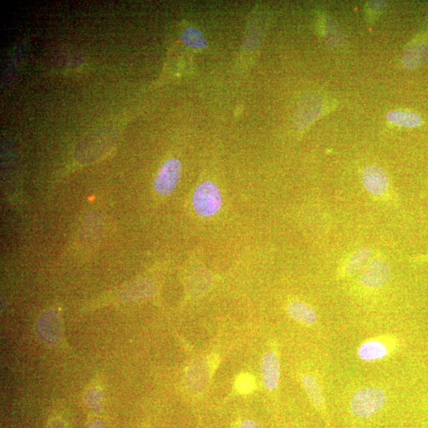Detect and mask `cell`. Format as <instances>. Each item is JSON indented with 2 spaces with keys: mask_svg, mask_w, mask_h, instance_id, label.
I'll use <instances>...</instances> for the list:
<instances>
[{
  "mask_svg": "<svg viewBox=\"0 0 428 428\" xmlns=\"http://www.w3.org/2000/svg\"><path fill=\"white\" fill-rule=\"evenodd\" d=\"M386 401V394L379 388H360L351 400L350 410L358 418H370L380 412L385 406Z\"/></svg>",
  "mask_w": 428,
  "mask_h": 428,
  "instance_id": "obj_1",
  "label": "cell"
},
{
  "mask_svg": "<svg viewBox=\"0 0 428 428\" xmlns=\"http://www.w3.org/2000/svg\"><path fill=\"white\" fill-rule=\"evenodd\" d=\"M222 196L217 186L211 181L200 183L193 195V206L198 215L211 217L221 209Z\"/></svg>",
  "mask_w": 428,
  "mask_h": 428,
  "instance_id": "obj_2",
  "label": "cell"
},
{
  "mask_svg": "<svg viewBox=\"0 0 428 428\" xmlns=\"http://www.w3.org/2000/svg\"><path fill=\"white\" fill-rule=\"evenodd\" d=\"M362 183L369 195L377 199L390 197V179L383 169L377 165L365 167L362 171Z\"/></svg>",
  "mask_w": 428,
  "mask_h": 428,
  "instance_id": "obj_3",
  "label": "cell"
},
{
  "mask_svg": "<svg viewBox=\"0 0 428 428\" xmlns=\"http://www.w3.org/2000/svg\"><path fill=\"white\" fill-rule=\"evenodd\" d=\"M391 278V268L384 258L375 256L360 275L359 283L365 288L377 289L386 284Z\"/></svg>",
  "mask_w": 428,
  "mask_h": 428,
  "instance_id": "obj_4",
  "label": "cell"
},
{
  "mask_svg": "<svg viewBox=\"0 0 428 428\" xmlns=\"http://www.w3.org/2000/svg\"><path fill=\"white\" fill-rule=\"evenodd\" d=\"M181 174V163L176 158L167 160L157 173L154 189L160 195H168L173 192Z\"/></svg>",
  "mask_w": 428,
  "mask_h": 428,
  "instance_id": "obj_5",
  "label": "cell"
},
{
  "mask_svg": "<svg viewBox=\"0 0 428 428\" xmlns=\"http://www.w3.org/2000/svg\"><path fill=\"white\" fill-rule=\"evenodd\" d=\"M38 334L41 340L49 346L58 345L62 331L58 314L54 311L44 313L38 320Z\"/></svg>",
  "mask_w": 428,
  "mask_h": 428,
  "instance_id": "obj_6",
  "label": "cell"
},
{
  "mask_svg": "<svg viewBox=\"0 0 428 428\" xmlns=\"http://www.w3.org/2000/svg\"><path fill=\"white\" fill-rule=\"evenodd\" d=\"M372 256V250L370 247L365 246L353 252L349 256L339 270L341 277H352L361 272L368 265Z\"/></svg>",
  "mask_w": 428,
  "mask_h": 428,
  "instance_id": "obj_7",
  "label": "cell"
},
{
  "mask_svg": "<svg viewBox=\"0 0 428 428\" xmlns=\"http://www.w3.org/2000/svg\"><path fill=\"white\" fill-rule=\"evenodd\" d=\"M261 371L264 386L270 391L275 390L279 385L280 365L274 352H269L263 356Z\"/></svg>",
  "mask_w": 428,
  "mask_h": 428,
  "instance_id": "obj_8",
  "label": "cell"
},
{
  "mask_svg": "<svg viewBox=\"0 0 428 428\" xmlns=\"http://www.w3.org/2000/svg\"><path fill=\"white\" fill-rule=\"evenodd\" d=\"M428 58V44L414 42L409 44L402 55V64L409 70L418 69Z\"/></svg>",
  "mask_w": 428,
  "mask_h": 428,
  "instance_id": "obj_9",
  "label": "cell"
},
{
  "mask_svg": "<svg viewBox=\"0 0 428 428\" xmlns=\"http://www.w3.org/2000/svg\"><path fill=\"white\" fill-rule=\"evenodd\" d=\"M287 313L292 319L307 325H313L318 321L316 312L311 306L299 301L291 302L287 306Z\"/></svg>",
  "mask_w": 428,
  "mask_h": 428,
  "instance_id": "obj_10",
  "label": "cell"
},
{
  "mask_svg": "<svg viewBox=\"0 0 428 428\" xmlns=\"http://www.w3.org/2000/svg\"><path fill=\"white\" fill-rule=\"evenodd\" d=\"M387 120L394 125L406 127L415 128L421 125V117L415 114L413 111L409 110H393L388 113L386 115Z\"/></svg>",
  "mask_w": 428,
  "mask_h": 428,
  "instance_id": "obj_11",
  "label": "cell"
},
{
  "mask_svg": "<svg viewBox=\"0 0 428 428\" xmlns=\"http://www.w3.org/2000/svg\"><path fill=\"white\" fill-rule=\"evenodd\" d=\"M386 346L379 341H369L363 343L359 348L358 354L363 361H375L386 356Z\"/></svg>",
  "mask_w": 428,
  "mask_h": 428,
  "instance_id": "obj_12",
  "label": "cell"
},
{
  "mask_svg": "<svg viewBox=\"0 0 428 428\" xmlns=\"http://www.w3.org/2000/svg\"><path fill=\"white\" fill-rule=\"evenodd\" d=\"M324 109L323 100L318 97L311 95L305 101H303V104L301 106V110L308 111L307 114L303 115L305 117L304 120L300 124L302 128L306 127L309 123L316 120Z\"/></svg>",
  "mask_w": 428,
  "mask_h": 428,
  "instance_id": "obj_13",
  "label": "cell"
},
{
  "mask_svg": "<svg viewBox=\"0 0 428 428\" xmlns=\"http://www.w3.org/2000/svg\"><path fill=\"white\" fill-rule=\"evenodd\" d=\"M302 381L308 396L311 398L315 406L318 408L323 407V394L316 379L311 375H305L303 376Z\"/></svg>",
  "mask_w": 428,
  "mask_h": 428,
  "instance_id": "obj_14",
  "label": "cell"
},
{
  "mask_svg": "<svg viewBox=\"0 0 428 428\" xmlns=\"http://www.w3.org/2000/svg\"><path fill=\"white\" fill-rule=\"evenodd\" d=\"M182 42L190 49H202L206 47V42L201 33L194 28H188L183 31Z\"/></svg>",
  "mask_w": 428,
  "mask_h": 428,
  "instance_id": "obj_15",
  "label": "cell"
},
{
  "mask_svg": "<svg viewBox=\"0 0 428 428\" xmlns=\"http://www.w3.org/2000/svg\"><path fill=\"white\" fill-rule=\"evenodd\" d=\"M255 379L249 374H242L236 381V390L240 393H249L254 390Z\"/></svg>",
  "mask_w": 428,
  "mask_h": 428,
  "instance_id": "obj_16",
  "label": "cell"
},
{
  "mask_svg": "<svg viewBox=\"0 0 428 428\" xmlns=\"http://www.w3.org/2000/svg\"><path fill=\"white\" fill-rule=\"evenodd\" d=\"M88 404L90 408L94 411L101 409V397L99 393H91L88 397Z\"/></svg>",
  "mask_w": 428,
  "mask_h": 428,
  "instance_id": "obj_17",
  "label": "cell"
},
{
  "mask_svg": "<svg viewBox=\"0 0 428 428\" xmlns=\"http://www.w3.org/2000/svg\"><path fill=\"white\" fill-rule=\"evenodd\" d=\"M48 428H66L65 422L60 418H54L50 420Z\"/></svg>",
  "mask_w": 428,
  "mask_h": 428,
  "instance_id": "obj_18",
  "label": "cell"
},
{
  "mask_svg": "<svg viewBox=\"0 0 428 428\" xmlns=\"http://www.w3.org/2000/svg\"><path fill=\"white\" fill-rule=\"evenodd\" d=\"M240 428H261V427L254 421L247 420L241 424Z\"/></svg>",
  "mask_w": 428,
  "mask_h": 428,
  "instance_id": "obj_19",
  "label": "cell"
},
{
  "mask_svg": "<svg viewBox=\"0 0 428 428\" xmlns=\"http://www.w3.org/2000/svg\"><path fill=\"white\" fill-rule=\"evenodd\" d=\"M88 428H105L102 421L94 420L90 424Z\"/></svg>",
  "mask_w": 428,
  "mask_h": 428,
  "instance_id": "obj_20",
  "label": "cell"
}]
</instances>
